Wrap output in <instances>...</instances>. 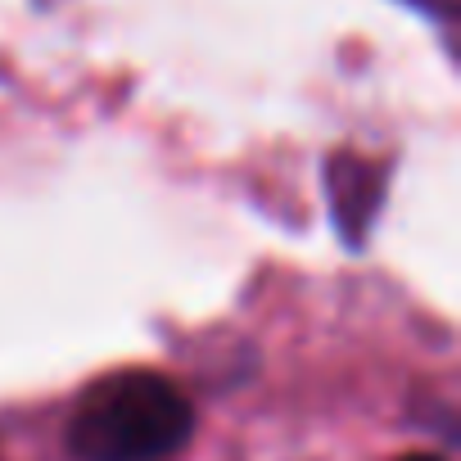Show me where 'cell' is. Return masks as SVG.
I'll use <instances>...</instances> for the list:
<instances>
[{
  "instance_id": "6da1fadb",
  "label": "cell",
  "mask_w": 461,
  "mask_h": 461,
  "mask_svg": "<svg viewBox=\"0 0 461 461\" xmlns=\"http://www.w3.org/2000/svg\"><path fill=\"white\" fill-rule=\"evenodd\" d=\"M194 407L158 371H118L95 380L68 420L77 461H167L190 443Z\"/></svg>"
},
{
  "instance_id": "7a4b0ae2",
  "label": "cell",
  "mask_w": 461,
  "mask_h": 461,
  "mask_svg": "<svg viewBox=\"0 0 461 461\" xmlns=\"http://www.w3.org/2000/svg\"><path fill=\"white\" fill-rule=\"evenodd\" d=\"M326 190H330V208H335V226L344 245L362 249L384 199V167L366 163L362 154H335L326 167Z\"/></svg>"
},
{
  "instance_id": "3957f363",
  "label": "cell",
  "mask_w": 461,
  "mask_h": 461,
  "mask_svg": "<svg viewBox=\"0 0 461 461\" xmlns=\"http://www.w3.org/2000/svg\"><path fill=\"white\" fill-rule=\"evenodd\" d=\"M407 5H416V10H425V14H438V19L452 14V0H407Z\"/></svg>"
},
{
  "instance_id": "277c9868",
  "label": "cell",
  "mask_w": 461,
  "mask_h": 461,
  "mask_svg": "<svg viewBox=\"0 0 461 461\" xmlns=\"http://www.w3.org/2000/svg\"><path fill=\"white\" fill-rule=\"evenodd\" d=\"M402 461H443V456H429V452H411V456H402Z\"/></svg>"
}]
</instances>
